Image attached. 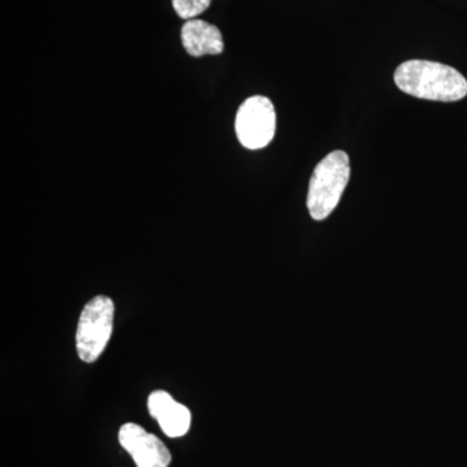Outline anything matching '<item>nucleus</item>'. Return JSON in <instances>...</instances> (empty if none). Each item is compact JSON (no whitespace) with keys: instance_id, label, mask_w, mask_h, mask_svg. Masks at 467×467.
<instances>
[{"instance_id":"obj_1","label":"nucleus","mask_w":467,"mask_h":467,"mask_svg":"<svg viewBox=\"0 0 467 467\" xmlns=\"http://www.w3.org/2000/svg\"><path fill=\"white\" fill-rule=\"evenodd\" d=\"M395 84L420 99L457 101L467 95V81L454 67L429 60H409L396 69Z\"/></svg>"},{"instance_id":"obj_2","label":"nucleus","mask_w":467,"mask_h":467,"mask_svg":"<svg viewBox=\"0 0 467 467\" xmlns=\"http://www.w3.org/2000/svg\"><path fill=\"white\" fill-rule=\"evenodd\" d=\"M349 158L344 150H334L322 160L310 178L308 205L310 216L324 221L339 204L349 182Z\"/></svg>"},{"instance_id":"obj_3","label":"nucleus","mask_w":467,"mask_h":467,"mask_svg":"<svg viewBox=\"0 0 467 467\" xmlns=\"http://www.w3.org/2000/svg\"><path fill=\"white\" fill-rule=\"evenodd\" d=\"M115 304L109 297L95 296L86 304L77 327V352L82 361L92 364L106 349L113 330Z\"/></svg>"},{"instance_id":"obj_4","label":"nucleus","mask_w":467,"mask_h":467,"mask_svg":"<svg viewBox=\"0 0 467 467\" xmlns=\"http://www.w3.org/2000/svg\"><path fill=\"white\" fill-rule=\"evenodd\" d=\"M275 109L269 98H248L236 113V137L245 149H264L275 138Z\"/></svg>"},{"instance_id":"obj_5","label":"nucleus","mask_w":467,"mask_h":467,"mask_svg":"<svg viewBox=\"0 0 467 467\" xmlns=\"http://www.w3.org/2000/svg\"><path fill=\"white\" fill-rule=\"evenodd\" d=\"M119 444L131 454L137 467H168L171 454L158 436L149 434L143 427L125 423L119 429Z\"/></svg>"},{"instance_id":"obj_6","label":"nucleus","mask_w":467,"mask_h":467,"mask_svg":"<svg viewBox=\"0 0 467 467\" xmlns=\"http://www.w3.org/2000/svg\"><path fill=\"white\" fill-rule=\"evenodd\" d=\"M150 416L158 420L164 434L169 438H181L186 435L192 426V413L180 404L167 391L150 393L147 402Z\"/></svg>"},{"instance_id":"obj_7","label":"nucleus","mask_w":467,"mask_h":467,"mask_svg":"<svg viewBox=\"0 0 467 467\" xmlns=\"http://www.w3.org/2000/svg\"><path fill=\"white\" fill-rule=\"evenodd\" d=\"M181 39H182L184 50L193 57L220 55L225 48L220 29L199 18L184 23L181 30Z\"/></svg>"},{"instance_id":"obj_8","label":"nucleus","mask_w":467,"mask_h":467,"mask_svg":"<svg viewBox=\"0 0 467 467\" xmlns=\"http://www.w3.org/2000/svg\"><path fill=\"white\" fill-rule=\"evenodd\" d=\"M212 0H171L175 14L183 20H193L207 11Z\"/></svg>"}]
</instances>
